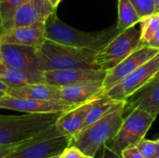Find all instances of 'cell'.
<instances>
[{"instance_id":"obj_1","label":"cell","mask_w":159,"mask_h":158,"mask_svg":"<svg viewBox=\"0 0 159 158\" xmlns=\"http://www.w3.org/2000/svg\"><path fill=\"white\" fill-rule=\"evenodd\" d=\"M45 32L46 38L53 42L98 52L122 31L117 26L99 32L80 31L61 21L55 10L45 20Z\"/></svg>"},{"instance_id":"obj_2","label":"cell","mask_w":159,"mask_h":158,"mask_svg":"<svg viewBox=\"0 0 159 158\" xmlns=\"http://www.w3.org/2000/svg\"><path fill=\"white\" fill-rule=\"evenodd\" d=\"M125 106L126 102H118L105 115L71 138L69 146H75L84 155L94 157L117 133L124 120Z\"/></svg>"},{"instance_id":"obj_3","label":"cell","mask_w":159,"mask_h":158,"mask_svg":"<svg viewBox=\"0 0 159 158\" xmlns=\"http://www.w3.org/2000/svg\"><path fill=\"white\" fill-rule=\"evenodd\" d=\"M97 51L71 47L46 39L37 48L39 68L42 72L66 69H100L95 63Z\"/></svg>"},{"instance_id":"obj_4","label":"cell","mask_w":159,"mask_h":158,"mask_svg":"<svg viewBox=\"0 0 159 158\" xmlns=\"http://www.w3.org/2000/svg\"><path fill=\"white\" fill-rule=\"evenodd\" d=\"M62 113L0 115V146L17 144L54 125Z\"/></svg>"},{"instance_id":"obj_5","label":"cell","mask_w":159,"mask_h":158,"mask_svg":"<svg viewBox=\"0 0 159 158\" xmlns=\"http://www.w3.org/2000/svg\"><path fill=\"white\" fill-rule=\"evenodd\" d=\"M70 142L71 138L61 134L54 124L31 139L22 142L5 158H48L62 154Z\"/></svg>"},{"instance_id":"obj_6","label":"cell","mask_w":159,"mask_h":158,"mask_svg":"<svg viewBox=\"0 0 159 158\" xmlns=\"http://www.w3.org/2000/svg\"><path fill=\"white\" fill-rule=\"evenodd\" d=\"M143 44L141 27L137 24L120 32L95 55V63L100 69L110 70L139 48Z\"/></svg>"},{"instance_id":"obj_7","label":"cell","mask_w":159,"mask_h":158,"mask_svg":"<svg viewBox=\"0 0 159 158\" xmlns=\"http://www.w3.org/2000/svg\"><path fill=\"white\" fill-rule=\"evenodd\" d=\"M156 118L157 116L142 109L131 110L124 117L117 133L111 141V145L120 153L128 147L136 146L144 139Z\"/></svg>"},{"instance_id":"obj_8","label":"cell","mask_w":159,"mask_h":158,"mask_svg":"<svg viewBox=\"0 0 159 158\" xmlns=\"http://www.w3.org/2000/svg\"><path fill=\"white\" fill-rule=\"evenodd\" d=\"M159 71V52L120 80L104 94L117 102H126L129 97L149 84Z\"/></svg>"},{"instance_id":"obj_9","label":"cell","mask_w":159,"mask_h":158,"mask_svg":"<svg viewBox=\"0 0 159 158\" xmlns=\"http://www.w3.org/2000/svg\"><path fill=\"white\" fill-rule=\"evenodd\" d=\"M158 52V48L150 47L148 45H142L116 67L107 70L106 76L103 80L104 93L142 64L154 58Z\"/></svg>"},{"instance_id":"obj_10","label":"cell","mask_w":159,"mask_h":158,"mask_svg":"<svg viewBox=\"0 0 159 158\" xmlns=\"http://www.w3.org/2000/svg\"><path fill=\"white\" fill-rule=\"evenodd\" d=\"M0 108L25 114H54L64 113L75 106L64 102L16 98L6 94L0 99Z\"/></svg>"},{"instance_id":"obj_11","label":"cell","mask_w":159,"mask_h":158,"mask_svg":"<svg viewBox=\"0 0 159 158\" xmlns=\"http://www.w3.org/2000/svg\"><path fill=\"white\" fill-rule=\"evenodd\" d=\"M3 63L12 68L42 74L39 68L37 48L17 44H0Z\"/></svg>"},{"instance_id":"obj_12","label":"cell","mask_w":159,"mask_h":158,"mask_svg":"<svg viewBox=\"0 0 159 158\" xmlns=\"http://www.w3.org/2000/svg\"><path fill=\"white\" fill-rule=\"evenodd\" d=\"M44 82L64 87L86 81H103L106 76V70L103 69H66L44 71L42 73Z\"/></svg>"},{"instance_id":"obj_13","label":"cell","mask_w":159,"mask_h":158,"mask_svg":"<svg viewBox=\"0 0 159 158\" xmlns=\"http://www.w3.org/2000/svg\"><path fill=\"white\" fill-rule=\"evenodd\" d=\"M46 39L45 22H37L6 30L1 36L0 44H17L39 48Z\"/></svg>"},{"instance_id":"obj_14","label":"cell","mask_w":159,"mask_h":158,"mask_svg":"<svg viewBox=\"0 0 159 158\" xmlns=\"http://www.w3.org/2000/svg\"><path fill=\"white\" fill-rule=\"evenodd\" d=\"M104 94L103 81H86L61 87L62 102L75 107L85 104Z\"/></svg>"},{"instance_id":"obj_15","label":"cell","mask_w":159,"mask_h":158,"mask_svg":"<svg viewBox=\"0 0 159 158\" xmlns=\"http://www.w3.org/2000/svg\"><path fill=\"white\" fill-rule=\"evenodd\" d=\"M56 9L48 0H26L16 10L12 27L28 26L37 22H45L48 17ZM11 27V28H12Z\"/></svg>"},{"instance_id":"obj_16","label":"cell","mask_w":159,"mask_h":158,"mask_svg":"<svg viewBox=\"0 0 159 158\" xmlns=\"http://www.w3.org/2000/svg\"><path fill=\"white\" fill-rule=\"evenodd\" d=\"M142 109L157 116L159 115V80L150 82L126 101L125 112Z\"/></svg>"},{"instance_id":"obj_17","label":"cell","mask_w":159,"mask_h":158,"mask_svg":"<svg viewBox=\"0 0 159 158\" xmlns=\"http://www.w3.org/2000/svg\"><path fill=\"white\" fill-rule=\"evenodd\" d=\"M7 95L16 98L62 102L61 99V88L45 82L10 88Z\"/></svg>"},{"instance_id":"obj_18","label":"cell","mask_w":159,"mask_h":158,"mask_svg":"<svg viewBox=\"0 0 159 158\" xmlns=\"http://www.w3.org/2000/svg\"><path fill=\"white\" fill-rule=\"evenodd\" d=\"M90 102L91 101L62 113L55 123L59 131L63 135L73 138L80 130H82Z\"/></svg>"},{"instance_id":"obj_19","label":"cell","mask_w":159,"mask_h":158,"mask_svg":"<svg viewBox=\"0 0 159 158\" xmlns=\"http://www.w3.org/2000/svg\"><path fill=\"white\" fill-rule=\"evenodd\" d=\"M0 79L5 82L9 88L21 87L25 85L44 82L42 74L12 68L5 65L4 63L0 66Z\"/></svg>"},{"instance_id":"obj_20","label":"cell","mask_w":159,"mask_h":158,"mask_svg":"<svg viewBox=\"0 0 159 158\" xmlns=\"http://www.w3.org/2000/svg\"><path fill=\"white\" fill-rule=\"evenodd\" d=\"M118 102L113 100L105 94L101 95L100 97L91 101L89 109L86 117L84 128H87L105 115ZM83 128V129H84Z\"/></svg>"},{"instance_id":"obj_21","label":"cell","mask_w":159,"mask_h":158,"mask_svg":"<svg viewBox=\"0 0 159 158\" xmlns=\"http://www.w3.org/2000/svg\"><path fill=\"white\" fill-rule=\"evenodd\" d=\"M141 18L129 0H118V22L117 27L124 31L139 24Z\"/></svg>"},{"instance_id":"obj_22","label":"cell","mask_w":159,"mask_h":158,"mask_svg":"<svg viewBox=\"0 0 159 158\" xmlns=\"http://www.w3.org/2000/svg\"><path fill=\"white\" fill-rule=\"evenodd\" d=\"M142 34V42L147 45L159 30V13H154L142 19L139 22Z\"/></svg>"},{"instance_id":"obj_23","label":"cell","mask_w":159,"mask_h":158,"mask_svg":"<svg viewBox=\"0 0 159 158\" xmlns=\"http://www.w3.org/2000/svg\"><path fill=\"white\" fill-rule=\"evenodd\" d=\"M26 0H0V14L6 30L12 27L13 17L18 7Z\"/></svg>"},{"instance_id":"obj_24","label":"cell","mask_w":159,"mask_h":158,"mask_svg":"<svg viewBox=\"0 0 159 158\" xmlns=\"http://www.w3.org/2000/svg\"><path fill=\"white\" fill-rule=\"evenodd\" d=\"M129 1L135 7L141 20L156 12L155 0H129Z\"/></svg>"},{"instance_id":"obj_25","label":"cell","mask_w":159,"mask_h":158,"mask_svg":"<svg viewBox=\"0 0 159 158\" xmlns=\"http://www.w3.org/2000/svg\"><path fill=\"white\" fill-rule=\"evenodd\" d=\"M136 146L144 158H154L157 155V148L155 141L143 139Z\"/></svg>"},{"instance_id":"obj_26","label":"cell","mask_w":159,"mask_h":158,"mask_svg":"<svg viewBox=\"0 0 159 158\" xmlns=\"http://www.w3.org/2000/svg\"><path fill=\"white\" fill-rule=\"evenodd\" d=\"M101 158H124L122 154L116 151L109 142L102 146V152Z\"/></svg>"},{"instance_id":"obj_27","label":"cell","mask_w":159,"mask_h":158,"mask_svg":"<svg viewBox=\"0 0 159 158\" xmlns=\"http://www.w3.org/2000/svg\"><path fill=\"white\" fill-rule=\"evenodd\" d=\"M84 154L75 146H68L61 154V158H83Z\"/></svg>"},{"instance_id":"obj_28","label":"cell","mask_w":159,"mask_h":158,"mask_svg":"<svg viewBox=\"0 0 159 158\" xmlns=\"http://www.w3.org/2000/svg\"><path fill=\"white\" fill-rule=\"evenodd\" d=\"M122 156L124 158H144L137 146H130L126 149H124L121 152Z\"/></svg>"},{"instance_id":"obj_29","label":"cell","mask_w":159,"mask_h":158,"mask_svg":"<svg viewBox=\"0 0 159 158\" xmlns=\"http://www.w3.org/2000/svg\"><path fill=\"white\" fill-rule=\"evenodd\" d=\"M20 143H17V144H10V145H3V146H0V158H5L6 156H7L10 153H12L20 144Z\"/></svg>"},{"instance_id":"obj_30","label":"cell","mask_w":159,"mask_h":158,"mask_svg":"<svg viewBox=\"0 0 159 158\" xmlns=\"http://www.w3.org/2000/svg\"><path fill=\"white\" fill-rule=\"evenodd\" d=\"M147 45L150 46V47H156V48H158L159 49V30L157 31V33L155 34L153 39Z\"/></svg>"},{"instance_id":"obj_31","label":"cell","mask_w":159,"mask_h":158,"mask_svg":"<svg viewBox=\"0 0 159 158\" xmlns=\"http://www.w3.org/2000/svg\"><path fill=\"white\" fill-rule=\"evenodd\" d=\"M9 87L5 83V82H3L1 79H0V92L1 93H3V94H7V92L9 90Z\"/></svg>"},{"instance_id":"obj_32","label":"cell","mask_w":159,"mask_h":158,"mask_svg":"<svg viewBox=\"0 0 159 158\" xmlns=\"http://www.w3.org/2000/svg\"><path fill=\"white\" fill-rule=\"evenodd\" d=\"M48 1H49L50 5L52 6V7H53L54 9H57V7L59 6V4L61 3V0H48Z\"/></svg>"},{"instance_id":"obj_33","label":"cell","mask_w":159,"mask_h":158,"mask_svg":"<svg viewBox=\"0 0 159 158\" xmlns=\"http://www.w3.org/2000/svg\"><path fill=\"white\" fill-rule=\"evenodd\" d=\"M6 31L4 25H3V20H2V17H1V14H0V39H1V36L2 34H4V32Z\"/></svg>"},{"instance_id":"obj_34","label":"cell","mask_w":159,"mask_h":158,"mask_svg":"<svg viewBox=\"0 0 159 158\" xmlns=\"http://www.w3.org/2000/svg\"><path fill=\"white\" fill-rule=\"evenodd\" d=\"M155 6H156L155 13H159V0H155Z\"/></svg>"},{"instance_id":"obj_35","label":"cell","mask_w":159,"mask_h":158,"mask_svg":"<svg viewBox=\"0 0 159 158\" xmlns=\"http://www.w3.org/2000/svg\"><path fill=\"white\" fill-rule=\"evenodd\" d=\"M157 80H159V71H158V73L156 74V76L153 78V80H152L151 82H153V81H157Z\"/></svg>"},{"instance_id":"obj_36","label":"cell","mask_w":159,"mask_h":158,"mask_svg":"<svg viewBox=\"0 0 159 158\" xmlns=\"http://www.w3.org/2000/svg\"><path fill=\"white\" fill-rule=\"evenodd\" d=\"M61 154H58V155H55V156H49L48 158H61Z\"/></svg>"},{"instance_id":"obj_37","label":"cell","mask_w":159,"mask_h":158,"mask_svg":"<svg viewBox=\"0 0 159 158\" xmlns=\"http://www.w3.org/2000/svg\"><path fill=\"white\" fill-rule=\"evenodd\" d=\"M156 144H157V154H159V139L156 140Z\"/></svg>"},{"instance_id":"obj_38","label":"cell","mask_w":159,"mask_h":158,"mask_svg":"<svg viewBox=\"0 0 159 158\" xmlns=\"http://www.w3.org/2000/svg\"><path fill=\"white\" fill-rule=\"evenodd\" d=\"M3 64V60H2V55H1V50H0V66Z\"/></svg>"},{"instance_id":"obj_39","label":"cell","mask_w":159,"mask_h":158,"mask_svg":"<svg viewBox=\"0 0 159 158\" xmlns=\"http://www.w3.org/2000/svg\"><path fill=\"white\" fill-rule=\"evenodd\" d=\"M83 158H94V157L89 156H87V155H84V156H83Z\"/></svg>"},{"instance_id":"obj_40","label":"cell","mask_w":159,"mask_h":158,"mask_svg":"<svg viewBox=\"0 0 159 158\" xmlns=\"http://www.w3.org/2000/svg\"><path fill=\"white\" fill-rule=\"evenodd\" d=\"M154 158H159V154H157V156H156Z\"/></svg>"},{"instance_id":"obj_41","label":"cell","mask_w":159,"mask_h":158,"mask_svg":"<svg viewBox=\"0 0 159 158\" xmlns=\"http://www.w3.org/2000/svg\"><path fill=\"white\" fill-rule=\"evenodd\" d=\"M4 95H6V94H3V93H1V92H0V96H4Z\"/></svg>"},{"instance_id":"obj_42","label":"cell","mask_w":159,"mask_h":158,"mask_svg":"<svg viewBox=\"0 0 159 158\" xmlns=\"http://www.w3.org/2000/svg\"><path fill=\"white\" fill-rule=\"evenodd\" d=\"M2 97H3V96H0V99H1V98H2Z\"/></svg>"},{"instance_id":"obj_43","label":"cell","mask_w":159,"mask_h":158,"mask_svg":"<svg viewBox=\"0 0 159 158\" xmlns=\"http://www.w3.org/2000/svg\"></svg>"}]
</instances>
